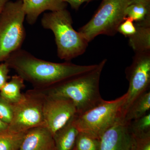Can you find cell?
<instances>
[{
	"mask_svg": "<svg viewBox=\"0 0 150 150\" xmlns=\"http://www.w3.org/2000/svg\"><path fill=\"white\" fill-rule=\"evenodd\" d=\"M130 4L128 0H103L91 19L78 31L88 43L98 35L113 36L126 18V9Z\"/></svg>",
	"mask_w": 150,
	"mask_h": 150,
	"instance_id": "obj_6",
	"label": "cell"
},
{
	"mask_svg": "<svg viewBox=\"0 0 150 150\" xmlns=\"http://www.w3.org/2000/svg\"><path fill=\"white\" fill-rule=\"evenodd\" d=\"M73 117L53 135L56 150H73L79 133Z\"/></svg>",
	"mask_w": 150,
	"mask_h": 150,
	"instance_id": "obj_14",
	"label": "cell"
},
{
	"mask_svg": "<svg viewBox=\"0 0 150 150\" xmlns=\"http://www.w3.org/2000/svg\"><path fill=\"white\" fill-rule=\"evenodd\" d=\"M34 88L45 89L93 69L97 64L81 66L69 62H47L21 49L11 54L4 62Z\"/></svg>",
	"mask_w": 150,
	"mask_h": 150,
	"instance_id": "obj_1",
	"label": "cell"
},
{
	"mask_svg": "<svg viewBox=\"0 0 150 150\" xmlns=\"http://www.w3.org/2000/svg\"><path fill=\"white\" fill-rule=\"evenodd\" d=\"M41 24L54 33L60 59L69 62L85 52L89 43L73 28L72 18L66 9L43 14Z\"/></svg>",
	"mask_w": 150,
	"mask_h": 150,
	"instance_id": "obj_3",
	"label": "cell"
},
{
	"mask_svg": "<svg viewBox=\"0 0 150 150\" xmlns=\"http://www.w3.org/2000/svg\"><path fill=\"white\" fill-rule=\"evenodd\" d=\"M10 0H0V14L6 3Z\"/></svg>",
	"mask_w": 150,
	"mask_h": 150,
	"instance_id": "obj_28",
	"label": "cell"
},
{
	"mask_svg": "<svg viewBox=\"0 0 150 150\" xmlns=\"http://www.w3.org/2000/svg\"><path fill=\"white\" fill-rule=\"evenodd\" d=\"M129 83L126 100L122 109V117L129 106L142 94L149 90L150 85V51L135 53L132 64L125 70Z\"/></svg>",
	"mask_w": 150,
	"mask_h": 150,
	"instance_id": "obj_8",
	"label": "cell"
},
{
	"mask_svg": "<svg viewBox=\"0 0 150 150\" xmlns=\"http://www.w3.org/2000/svg\"><path fill=\"white\" fill-rule=\"evenodd\" d=\"M134 150H150V134L142 137H135Z\"/></svg>",
	"mask_w": 150,
	"mask_h": 150,
	"instance_id": "obj_23",
	"label": "cell"
},
{
	"mask_svg": "<svg viewBox=\"0 0 150 150\" xmlns=\"http://www.w3.org/2000/svg\"><path fill=\"white\" fill-rule=\"evenodd\" d=\"M25 86L24 80L18 75H14L1 89L0 95L11 104H16L23 98L24 93L21 91Z\"/></svg>",
	"mask_w": 150,
	"mask_h": 150,
	"instance_id": "obj_15",
	"label": "cell"
},
{
	"mask_svg": "<svg viewBox=\"0 0 150 150\" xmlns=\"http://www.w3.org/2000/svg\"><path fill=\"white\" fill-rule=\"evenodd\" d=\"M23 1V6H24L26 4V3L28 2V0H22Z\"/></svg>",
	"mask_w": 150,
	"mask_h": 150,
	"instance_id": "obj_29",
	"label": "cell"
},
{
	"mask_svg": "<svg viewBox=\"0 0 150 150\" xmlns=\"http://www.w3.org/2000/svg\"><path fill=\"white\" fill-rule=\"evenodd\" d=\"M44 95V126L54 135L77 115L76 108L73 101L69 98Z\"/></svg>",
	"mask_w": 150,
	"mask_h": 150,
	"instance_id": "obj_9",
	"label": "cell"
},
{
	"mask_svg": "<svg viewBox=\"0 0 150 150\" xmlns=\"http://www.w3.org/2000/svg\"><path fill=\"white\" fill-rule=\"evenodd\" d=\"M127 93L114 100L102 102L81 114L76 115L74 121L79 132L100 139L105 132L122 117V109Z\"/></svg>",
	"mask_w": 150,
	"mask_h": 150,
	"instance_id": "obj_5",
	"label": "cell"
},
{
	"mask_svg": "<svg viewBox=\"0 0 150 150\" xmlns=\"http://www.w3.org/2000/svg\"><path fill=\"white\" fill-rule=\"evenodd\" d=\"M126 13L127 17L136 23L143 21L150 17V6L140 3L131 4L127 7Z\"/></svg>",
	"mask_w": 150,
	"mask_h": 150,
	"instance_id": "obj_19",
	"label": "cell"
},
{
	"mask_svg": "<svg viewBox=\"0 0 150 150\" xmlns=\"http://www.w3.org/2000/svg\"><path fill=\"white\" fill-rule=\"evenodd\" d=\"M135 25L137 30L129 38V46L135 53L150 51V17Z\"/></svg>",
	"mask_w": 150,
	"mask_h": 150,
	"instance_id": "obj_13",
	"label": "cell"
},
{
	"mask_svg": "<svg viewBox=\"0 0 150 150\" xmlns=\"http://www.w3.org/2000/svg\"><path fill=\"white\" fill-rule=\"evenodd\" d=\"M8 127V124L4 122L0 118V133L7 131Z\"/></svg>",
	"mask_w": 150,
	"mask_h": 150,
	"instance_id": "obj_26",
	"label": "cell"
},
{
	"mask_svg": "<svg viewBox=\"0 0 150 150\" xmlns=\"http://www.w3.org/2000/svg\"><path fill=\"white\" fill-rule=\"evenodd\" d=\"M131 4L140 3L146 5L150 6V0H128Z\"/></svg>",
	"mask_w": 150,
	"mask_h": 150,
	"instance_id": "obj_27",
	"label": "cell"
},
{
	"mask_svg": "<svg viewBox=\"0 0 150 150\" xmlns=\"http://www.w3.org/2000/svg\"><path fill=\"white\" fill-rule=\"evenodd\" d=\"M13 105L0 95V118L9 124L13 116Z\"/></svg>",
	"mask_w": 150,
	"mask_h": 150,
	"instance_id": "obj_21",
	"label": "cell"
},
{
	"mask_svg": "<svg viewBox=\"0 0 150 150\" xmlns=\"http://www.w3.org/2000/svg\"><path fill=\"white\" fill-rule=\"evenodd\" d=\"M150 109V91L149 90L138 97L131 105L124 116L127 123L142 117L148 113Z\"/></svg>",
	"mask_w": 150,
	"mask_h": 150,
	"instance_id": "obj_16",
	"label": "cell"
},
{
	"mask_svg": "<svg viewBox=\"0 0 150 150\" xmlns=\"http://www.w3.org/2000/svg\"><path fill=\"white\" fill-rule=\"evenodd\" d=\"M100 139L79 132L73 150H99Z\"/></svg>",
	"mask_w": 150,
	"mask_h": 150,
	"instance_id": "obj_20",
	"label": "cell"
},
{
	"mask_svg": "<svg viewBox=\"0 0 150 150\" xmlns=\"http://www.w3.org/2000/svg\"><path fill=\"white\" fill-rule=\"evenodd\" d=\"M44 94L38 89L33 88L23 94L22 99L13 104V116L7 131L13 133H26L33 128L44 126Z\"/></svg>",
	"mask_w": 150,
	"mask_h": 150,
	"instance_id": "obj_7",
	"label": "cell"
},
{
	"mask_svg": "<svg viewBox=\"0 0 150 150\" xmlns=\"http://www.w3.org/2000/svg\"><path fill=\"white\" fill-rule=\"evenodd\" d=\"M25 18L22 0L6 3L0 14V63L21 49L25 37Z\"/></svg>",
	"mask_w": 150,
	"mask_h": 150,
	"instance_id": "obj_4",
	"label": "cell"
},
{
	"mask_svg": "<svg viewBox=\"0 0 150 150\" xmlns=\"http://www.w3.org/2000/svg\"><path fill=\"white\" fill-rule=\"evenodd\" d=\"M129 128L135 137H142L150 134V113L129 123Z\"/></svg>",
	"mask_w": 150,
	"mask_h": 150,
	"instance_id": "obj_18",
	"label": "cell"
},
{
	"mask_svg": "<svg viewBox=\"0 0 150 150\" xmlns=\"http://www.w3.org/2000/svg\"><path fill=\"white\" fill-rule=\"evenodd\" d=\"M19 150H56L53 134L44 126L30 129L25 133Z\"/></svg>",
	"mask_w": 150,
	"mask_h": 150,
	"instance_id": "obj_11",
	"label": "cell"
},
{
	"mask_svg": "<svg viewBox=\"0 0 150 150\" xmlns=\"http://www.w3.org/2000/svg\"><path fill=\"white\" fill-rule=\"evenodd\" d=\"M135 144L129 123L121 119L100 137L99 150H134Z\"/></svg>",
	"mask_w": 150,
	"mask_h": 150,
	"instance_id": "obj_10",
	"label": "cell"
},
{
	"mask_svg": "<svg viewBox=\"0 0 150 150\" xmlns=\"http://www.w3.org/2000/svg\"><path fill=\"white\" fill-rule=\"evenodd\" d=\"M67 3L63 0H28L23 6L25 19L30 25L35 24L41 13L46 11H56L66 9Z\"/></svg>",
	"mask_w": 150,
	"mask_h": 150,
	"instance_id": "obj_12",
	"label": "cell"
},
{
	"mask_svg": "<svg viewBox=\"0 0 150 150\" xmlns=\"http://www.w3.org/2000/svg\"><path fill=\"white\" fill-rule=\"evenodd\" d=\"M132 19L126 17L125 19L120 24L118 28V32L129 38L134 35L136 32V25Z\"/></svg>",
	"mask_w": 150,
	"mask_h": 150,
	"instance_id": "obj_22",
	"label": "cell"
},
{
	"mask_svg": "<svg viewBox=\"0 0 150 150\" xmlns=\"http://www.w3.org/2000/svg\"><path fill=\"white\" fill-rule=\"evenodd\" d=\"M67 4H69L71 8L77 11L80 7L84 3H88L93 0H63Z\"/></svg>",
	"mask_w": 150,
	"mask_h": 150,
	"instance_id": "obj_25",
	"label": "cell"
},
{
	"mask_svg": "<svg viewBox=\"0 0 150 150\" xmlns=\"http://www.w3.org/2000/svg\"><path fill=\"white\" fill-rule=\"evenodd\" d=\"M107 59H103L93 69L75 76L49 88L39 89L44 94L66 98L71 100L77 115L83 114L102 102L99 82Z\"/></svg>",
	"mask_w": 150,
	"mask_h": 150,
	"instance_id": "obj_2",
	"label": "cell"
},
{
	"mask_svg": "<svg viewBox=\"0 0 150 150\" xmlns=\"http://www.w3.org/2000/svg\"><path fill=\"white\" fill-rule=\"evenodd\" d=\"M25 133H0V150H19Z\"/></svg>",
	"mask_w": 150,
	"mask_h": 150,
	"instance_id": "obj_17",
	"label": "cell"
},
{
	"mask_svg": "<svg viewBox=\"0 0 150 150\" xmlns=\"http://www.w3.org/2000/svg\"><path fill=\"white\" fill-rule=\"evenodd\" d=\"M9 69L8 65L5 62L0 63V90L9 79L8 76Z\"/></svg>",
	"mask_w": 150,
	"mask_h": 150,
	"instance_id": "obj_24",
	"label": "cell"
}]
</instances>
